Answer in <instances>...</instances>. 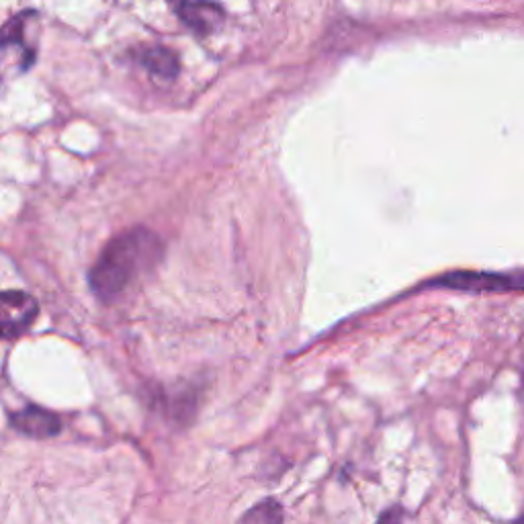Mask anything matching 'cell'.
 <instances>
[{
	"label": "cell",
	"mask_w": 524,
	"mask_h": 524,
	"mask_svg": "<svg viewBox=\"0 0 524 524\" xmlns=\"http://www.w3.org/2000/svg\"><path fill=\"white\" fill-rule=\"evenodd\" d=\"M168 3H170L174 9H177V7L183 3V0H168Z\"/></svg>",
	"instance_id": "8"
},
{
	"label": "cell",
	"mask_w": 524,
	"mask_h": 524,
	"mask_svg": "<svg viewBox=\"0 0 524 524\" xmlns=\"http://www.w3.org/2000/svg\"><path fill=\"white\" fill-rule=\"evenodd\" d=\"M162 254L164 246L156 234L144 228L127 230L99 254L89 273V285L99 299H113L142 271L154 267Z\"/></svg>",
	"instance_id": "1"
},
{
	"label": "cell",
	"mask_w": 524,
	"mask_h": 524,
	"mask_svg": "<svg viewBox=\"0 0 524 524\" xmlns=\"http://www.w3.org/2000/svg\"><path fill=\"white\" fill-rule=\"evenodd\" d=\"M244 522H279L283 520V508L275 500H265L256 504L248 514L242 516Z\"/></svg>",
	"instance_id": "7"
},
{
	"label": "cell",
	"mask_w": 524,
	"mask_h": 524,
	"mask_svg": "<svg viewBox=\"0 0 524 524\" xmlns=\"http://www.w3.org/2000/svg\"><path fill=\"white\" fill-rule=\"evenodd\" d=\"M177 13L183 19V23L193 31H197L199 35L211 33L226 19L222 7L211 3V0H183V3L177 7Z\"/></svg>",
	"instance_id": "5"
},
{
	"label": "cell",
	"mask_w": 524,
	"mask_h": 524,
	"mask_svg": "<svg viewBox=\"0 0 524 524\" xmlns=\"http://www.w3.org/2000/svg\"><path fill=\"white\" fill-rule=\"evenodd\" d=\"M436 285L473 291V293H488V291H524V273H451L436 281Z\"/></svg>",
	"instance_id": "2"
},
{
	"label": "cell",
	"mask_w": 524,
	"mask_h": 524,
	"mask_svg": "<svg viewBox=\"0 0 524 524\" xmlns=\"http://www.w3.org/2000/svg\"><path fill=\"white\" fill-rule=\"evenodd\" d=\"M140 62L142 66L158 76V78H166V80H172L174 76L179 74L181 70V64H179V58L174 52L166 50V48H150V50H144L142 56H140Z\"/></svg>",
	"instance_id": "6"
},
{
	"label": "cell",
	"mask_w": 524,
	"mask_h": 524,
	"mask_svg": "<svg viewBox=\"0 0 524 524\" xmlns=\"http://www.w3.org/2000/svg\"><path fill=\"white\" fill-rule=\"evenodd\" d=\"M11 422L15 430L23 432L25 436H31V439H52L60 430V418L52 414L50 410H43L39 406H29L21 412H15L11 416Z\"/></svg>",
	"instance_id": "4"
},
{
	"label": "cell",
	"mask_w": 524,
	"mask_h": 524,
	"mask_svg": "<svg viewBox=\"0 0 524 524\" xmlns=\"http://www.w3.org/2000/svg\"><path fill=\"white\" fill-rule=\"evenodd\" d=\"M39 305L33 295L25 291H5L3 303H0V328L3 338L11 340L21 336L35 320Z\"/></svg>",
	"instance_id": "3"
}]
</instances>
